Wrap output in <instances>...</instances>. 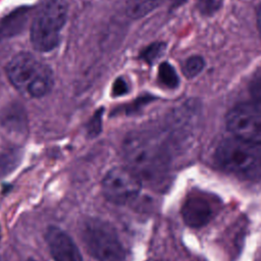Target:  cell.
I'll return each instance as SVG.
<instances>
[{
    "instance_id": "13",
    "label": "cell",
    "mask_w": 261,
    "mask_h": 261,
    "mask_svg": "<svg viewBox=\"0 0 261 261\" xmlns=\"http://www.w3.org/2000/svg\"><path fill=\"white\" fill-rule=\"evenodd\" d=\"M204 66H205V61L202 56H198V55L191 56L186 60L182 71L186 76L191 79V77L197 76L203 70Z\"/></svg>"
},
{
    "instance_id": "17",
    "label": "cell",
    "mask_w": 261,
    "mask_h": 261,
    "mask_svg": "<svg viewBox=\"0 0 261 261\" xmlns=\"http://www.w3.org/2000/svg\"><path fill=\"white\" fill-rule=\"evenodd\" d=\"M250 92L253 97V101L261 103V73L255 75L250 85Z\"/></svg>"
},
{
    "instance_id": "15",
    "label": "cell",
    "mask_w": 261,
    "mask_h": 261,
    "mask_svg": "<svg viewBox=\"0 0 261 261\" xmlns=\"http://www.w3.org/2000/svg\"><path fill=\"white\" fill-rule=\"evenodd\" d=\"M158 0H144L130 7V15L133 17H139L147 12L151 11L158 5Z\"/></svg>"
},
{
    "instance_id": "19",
    "label": "cell",
    "mask_w": 261,
    "mask_h": 261,
    "mask_svg": "<svg viewBox=\"0 0 261 261\" xmlns=\"http://www.w3.org/2000/svg\"><path fill=\"white\" fill-rule=\"evenodd\" d=\"M127 92V85L124 80L117 79L112 87V94L113 96H121Z\"/></svg>"
},
{
    "instance_id": "1",
    "label": "cell",
    "mask_w": 261,
    "mask_h": 261,
    "mask_svg": "<svg viewBox=\"0 0 261 261\" xmlns=\"http://www.w3.org/2000/svg\"><path fill=\"white\" fill-rule=\"evenodd\" d=\"M128 167L142 179L159 181L169 166V153L159 136L151 132H135L123 143Z\"/></svg>"
},
{
    "instance_id": "6",
    "label": "cell",
    "mask_w": 261,
    "mask_h": 261,
    "mask_svg": "<svg viewBox=\"0 0 261 261\" xmlns=\"http://www.w3.org/2000/svg\"><path fill=\"white\" fill-rule=\"evenodd\" d=\"M226 126L233 137L261 143V103L252 101L234 106L226 115Z\"/></svg>"
},
{
    "instance_id": "8",
    "label": "cell",
    "mask_w": 261,
    "mask_h": 261,
    "mask_svg": "<svg viewBox=\"0 0 261 261\" xmlns=\"http://www.w3.org/2000/svg\"><path fill=\"white\" fill-rule=\"evenodd\" d=\"M182 219L189 226L201 227L207 224L214 215V206L207 195L191 194L181 208Z\"/></svg>"
},
{
    "instance_id": "10",
    "label": "cell",
    "mask_w": 261,
    "mask_h": 261,
    "mask_svg": "<svg viewBox=\"0 0 261 261\" xmlns=\"http://www.w3.org/2000/svg\"><path fill=\"white\" fill-rule=\"evenodd\" d=\"M2 125L7 132H13L16 134L23 133L25 127V116L21 109L17 107L9 108L2 116Z\"/></svg>"
},
{
    "instance_id": "16",
    "label": "cell",
    "mask_w": 261,
    "mask_h": 261,
    "mask_svg": "<svg viewBox=\"0 0 261 261\" xmlns=\"http://www.w3.org/2000/svg\"><path fill=\"white\" fill-rule=\"evenodd\" d=\"M222 5V0H199L198 8L201 13L211 15L215 13Z\"/></svg>"
},
{
    "instance_id": "20",
    "label": "cell",
    "mask_w": 261,
    "mask_h": 261,
    "mask_svg": "<svg viewBox=\"0 0 261 261\" xmlns=\"http://www.w3.org/2000/svg\"><path fill=\"white\" fill-rule=\"evenodd\" d=\"M257 25H258V30H259V33L261 36V4L257 8Z\"/></svg>"
},
{
    "instance_id": "21",
    "label": "cell",
    "mask_w": 261,
    "mask_h": 261,
    "mask_svg": "<svg viewBox=\"0 0 261 261\" xmlns=\"http://www.w3.org/2000/svg\"><path fill=\"white\" fill-rule=\"evenodd\" d=\"M27 261H37V260H35V259H28Z\"/></svg>"
},
{
    "instance_id": "12",
    "label": "cell",
    "mask_w": 261,
    "mask_h": 261,
    "mask_svg": "<svg viewBox=\"0 0 261 261\" xmlns=\"http://www.w3.org/2000/svg\"><path fill=\"white\" fill-rule=\"evenodd\" d=\"M19 155L16 150H7L0 156V176H4L7 172L12 171L19 160Z\"/></svg>"
},
{
    "instance_id": "7",
    "label": "cell",
    "mask_w": 261,
    "mask_h": 261,
    "mask_svg": "<svg viewBox=\"0 0 261 261\" xmlns=\"http://www.w3.org/2000/svg\"><path fill=\"white\" fill-rule=\"evenodd\" d=\"M141 178L129 167H114L102 180L104 197L117 205L133 201L140 193Z\"/></svg>"
},
{
    "instance_id": "2",
    "label": "cell",
    "mask_w": 261,
    "mask_h": 261,
    "mask_svg": "<svg viewBox=\"0 0 261 261\" xmlns=\"http://www.w3.org/2000/svg\"><path fill=\"white\" fill-rule=\"evenodd\" d=\"M6 73L11 85L31 98L44 97L54 84L51 67L30 52H19L12 56L7 63Z\"/></svg>"
},
{
    "instance_id": "9",
    "label": "cell",
    "mask_w": 261,
    "mask_h": 261,
    "mask_svg": "<svg viewBox=\"0 0 261 261\" xmlns=\"http://www.w3.org/2000/svg\"><path fill=\"white\" fill-rule=\"evenodd\" d=\"M46 242L54 261H83L81 252L67 232L57 226H49Z\"/></svg>"
},
{
    "instance_id": "11",
    "label": "cell",
    "mask_w": 261,
    "mask_h": 261,
    "mask_svg": "<svg viewBox=\"0 0 261 261\" xmlns=\"http://www.w3.org/2000/svg\"><path fill=\"white\" fill-rule=\"evenodd\" d=\"M158 77L162 85L169 89H174L178 86L179 79L174 68L167 62H162L158 69Z\"/></svg>"
},
{
    "instance_id": "3",
    "label": "cell",
    "mask_w": 261,
    "mask_h": 261,
    "mask_svg": "<svg viewBox=\"0 0 261 261\" xmlns=\"http://www.w3.org/2000/svg\"><path fill=\"white\" fill-rule=\"evenodd\" d=\"M215 159L224 170L242 178H261V143L237 137L224 139L216 147Z\"/></svg>"
},
{
    "instance_id": "14",
    "label": "cell",
    "mask_w": 261,
    "mask_h": 261,
    "mask_svg": "<svg viewBox=\"0 0 261 261\" xmlns=\"http://www.w3.org/2000/svg\"><path fill=\"white\" fill-rule=\"evenodd\" d=\"M165 50V44L164 43H153L142 52V58L147 63L152 64L154 63L158 57H160Z\"/></svg>"
},
{
    "instance_id": "18",
    "label": "cell",
    "mask_w": 261,
    "mask_h": 261,
    "mask_svg": "<svg viewBox=\"0 0 261 261\" xmlns=\"http://www.w3.org/2000/svg\"><path fill=\"white\" fill-rule=\"evenodd\" d=\"M101 130V111H98L88 125V134L91 137L97 136Z\"/></svg>"
},
{
    "instance_id": "5",
    "label": "cell",
    "mask_w": 261,
    "mask_h": 261,
    "mask_svg": "<svg viewBox=\"0 0 261 261\" xmlns=\"http://www.w3.org/2000/svg\"><path fill=\"white\" fill-rule=\"evenodd\" d=\"M82 237L87 251L97 261H125L124 248L109 223L89 219L83 226Z\"/></svg>"
},
{
    "instance_id": "4",
    "label": "cell",
    "mask_w": 261,
    "mask_h": 261,
    "mask_svg": "<svg viewBox=\"0 0 261 261\" xmlns=\"http://www.w3.org/2000/svg\"><path fill=\"white\" fill-rule=\"evenodd\" d=\"M67 10L66 0L42 1L31 27V42L36 50L45 53L57 47Z\"/></svg>"
}]
</instances>
